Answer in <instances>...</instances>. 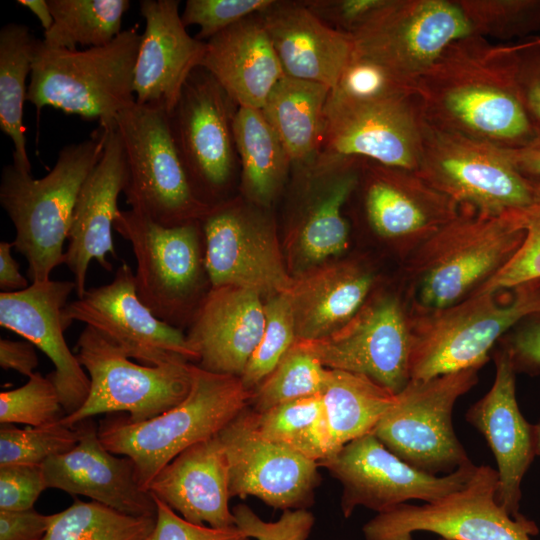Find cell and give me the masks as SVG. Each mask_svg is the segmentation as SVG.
<instances>
[{"label": "cell", "mask_w": 540, "mask_h": 540, "mask_svg": "<svg viewBox=\"0 0 540 540\" xmlns=\"http://www.w3.org/2000/svg\"><path fill=\"white\" fill-rule=\"evenodd\" d=\"M141 42L135 27L104 46L84 50L53 48L37 39L27 101L37 110L50 106L109 129L135 102L134 68Z\"/></svg>", "instance_id": "obj_4"}, {"label": "cell", "mask_w": 540, "mask_h": 540, "mask_svg": "<svg viewBox=\"0 0 540 540\" xmlns=\"http://www.w3.org/2000/svg\"><path fill=\"white\" fill-rule=\"evenodd\" d=\"M64 416L56 386L39 372L23 386L0 393L1 424L39 427L59 422Z\"/></svg>", "instance_id": "obj_45"}, {"label": "cell", "mask_w": 540, "mask_h": 540, "mask_svg": "<svg viewBox=\"0 0 540 540\" xmlns=\"http://www.w3.org/2000/svg\"><path fill=\"white\" fill-rule=\"evenodd\" d=\"M328 376L329 368L296 341L275 369L252 392L250 402L253 410L262 413L287 401L322 394Z\"/></svg>", "instance_id": "obj_40"}, {"label": "cell", "mask_w": 540, "mask_h": 540, "mask_svg": "<svg viewBox=\"0 0 540 540\" xmlns=\"http://www.w3.org/2000/svg\"><path fill=\"white\" fill-rule=\"evenodd\" d=\"M105 140L106 130L98 127L88 139L64 146L54 167L39 179L13 163L3 167L0 204L15 227L12 243L26 259L31 283L50 280L53 270L64 264L74 207L102 157Z\"/></svg>", "instance_id": "obj_2"}, {"label": "cell", "mask_w": 540, "mask_h": 540, "mask_svg": "<svg viewBox=\"0 0 540 540\" xmlns=\"http://www.w3.org/2000/svg\"><path fill=\"white\" fill-rule=\"evenodd\" d=\"M12 242H0V288L2 292L21 291L30 286L26 277L19 271V265L13 258Z\"/></svg>", "instance_id": "obj_56"}, {"label": "cell", "mask_w": 540, "mask_h": 540, "mask_svg": "<svg viewBox=\"0 0 540 540\" xmlns=\"http://www.w3.org/2000/svg\"><path fill=\"white\" fill-rule=\"evenodd\" d=\"M425 119L414 92L372 100L329 93L317 158L364 159L416 171Z\"/></svg>", "instance_id": "obj_14"}, {"label": "cell", "mask_w": 540, "mask_h": 540, "mask_svg": "<svg viewBox=\"0 0 540 540\" xmlns=\"http://www.w3.org/2000/svg\"><path fill=\"white\" fill-rule=\"evenodd\" d=\"M298 342L326 368L364 375L395 394L410 381V321L395 297L361 308L328 337Z\"/></svg>", "instance_id": "obj_20"}, {"label": "cell", "mask_w": 540, "mask_h": 540, "mask_svg": "<svg viewBox=\"0 0 540 540\" xmlns=\"http://www.w3.org/2000/svg\"><path fill=\"white\" fill-rule=\"evenodd\" d=\"M74 350L89 376L90 390L83 405L61 419L66 426L118 412H126L131 422H142L176 406L190 391L192 363L136 364L90 326L83 329Z\"/></svg>", "instance_id": "obj_9"}, {"label": "cell", "mask_w": 540, "mask_h": 540, "mask_svg": "<svg viewBox=\"0 0 540 540\" xmlns=\"http://www.w3.org/2000/svg\"><path fill=\"white\" fill-rule=\"evenodd\" d=\"M37 38L28 26L8 23L0 30V128L12 141L13 164L31 173L27 152L23 105L27 100Z\"/></svg>", "instance_id": "obj_36"}, {"label": "cell", "mask_w": 540, "mask_h": 540, "mask_svg": "<svg viewBox=\"0 0 540 540\" xmlns=\"http://www.w3.org/2000/svg\"><path fill=\"white\" fill-rule=\"evenodd\" d=\"M322 400L332 443L339 451L372 433L396 402V394L357 373L329 369Z\"/></svg>", "instance_id": "obj_35"}, {"label": "cell", "mask_w": 540, "mask_h": 540, "mask_svg": "<svg viewBox=\"0 0 540 540\" xmlns=\"http://www.w3.org/2000/svg\"><path fill=\"white\" fill-rule=\"evenodd\" d=\"M414 92L381 65L352 56L330 93L353 100H372Z\"/></svg>", "instance_id": "obj_47"}, {"label": "cell", "mask_w": 540, "mask_h": 540, "mask_svg": "<svg viewBox=\"0 0 540 540\" xmlns=\"http://www.w3.org/2000/svg\"><path fill=\"white\" fill-rule=\"evenodd\" d=\"M265 328L261 294L237 286L212 287L187 338L204 370L241 377Z\"/></svg>", "instance_id": "obj_27"}, {"label": "cell", "mask_w": 540, "mask_h": 540, "mask_svg": "<svg viewBox=\"0 0 540 540\" xmlns=\"http://www.w3.org/2000/svg\"><path fill=\"white\" fill-rule=\"evenodd\" d=\"M235 105L214 77L198 67L168 113L171 134L192 190L209 208L219 204V195L234 173Z\"/></svg>", "instance_id": "obj_15"}, {"label": "cell", "mask_w": 540, "mask_h": 540, "mask_svg": "<svg viewBox=\"0 0 540 540\" xmlns=\"http://www.w3.org/2000/svg\"><path fill=\"white\" fill-rule=\"evenodd\" d=\"M255 421L263 437L317 463L337 452L321 394L287 401L262 413L255 412Z\"/></svg>", "instance_id": "obj_37"}, {"label": "cell", "mask_w": 540, "mask_h": 540, "mask_svg": "<svg viewBox=\"0 0 540 540\" xmlns=\"http://www.w3.org/2000/svg\"><path fill=\"white\" fill-rule=\"evenodd\" d=\"M330 90L324 84L285 75L261 109L297 168L312 163L319 154Z\"/></svg>", "instance_id": "obj_33"}, {"label": "cell", "mask_w": 540, "mask_h": 540, "mask_svg": "<svg viewBox=\"0 0 540 540\" xmlns=\"http://www.w3.org/2000/svg\"><path fill=\"white\" fill-rule=\"evenodd\" d=\"M530 204L518 211L524 240L510 261L475 293L498 292L540 280V177H529Z\"/></svg>", "instance_id": "obj_44"}, {"label": "cell", "mask_w": 540, "mask_h": 540, "mask_svg": "<svg viewBox=\"0 0 540 540\" xmlns=\"http://www.w3.org/2000/svg\"><path fill=\"white\" fill-rule=\"evenodd\" d=\"M507 303L497 292L473 293L449 307L419 311L410 321V380H428L488 361L494 343L521 319L540 314V280L521 284Z\"/></svg>", "instance_id": "obj_7"}, {"label": "cell", "mask_w": 540, "mask_h": 540, "mask_svg": "<svg viewBox=\"0 0 540 540\" xmlns=\"http://www.w3.org/2000/svg\"><path fill=\"white\" fill-rule=\"evenodd\" d=\"M386 0H312L306 6L326 25L345 34H352Z\"/></svg>", "instance_id": "obj_51"}, {"label": "cell", "mask_w": 540, "mask_h": 540, "mask_svg": "<svg viewBox=\"0 0 540 540\" xmlns=\"http://www.w3.org/2000/svg\"><path fill=\"white\" fill-rule=\"evenodd\" d=\"M499 476L477 466L462 489L423 505L398 504L377 513L362 528L365 540H413L419 531L449 540H531L538 526L525 516L513 518L497 499Z\"/></svg>", "instance_id": "obj_12"}, {"label": "cell", "mask_w": 540, "mask_h": 540, "mask_svg": "<svg viewBox=\"0 0 540 540\" xmlns=\"http://www.w3.org/2000/svg\"><path fill=\"white\" fill-rule=\"evenodd\" d=\"M75 427L59 422L20 429L1 424L0 466L10 464L42 465L47 459L66 453L78 442Z\"/></svg>", "instance_id": "obj_43"}, {"label": "cell", "mask_w": 540, "mask_h": 540, "mask_svg": "<svg viewBox=\"0 0 540 540\" xmlns=\"http://www.w3.org/2000/svg\"><path fill=\"white\" fill-rule=\"evenodd\" d=\"M191 371L190 391L176 406L142 422L114 415L98 425L102 444L132 460L137 480L145 490L173 458L216 436L250 402L252 392L240 377L210 372L193 363Z\"/></svg>", "instance_id": "obj_3"}, {"label": "cell", "mask_w": 540, "mask_h": 540, "mask_svg": "<svg viewBox=\"0 0 540 540\" xmlns=\"http://www.w3.org/2000/svg\"><path fill=\"white\" fill-rule=\"evenodd\" d=\"M127 163L124 190L131 209L174 227L210 209L195 196L176 149L164 107L133 102L116 118Z\"/></svg>", "instance_id": "obj_8"}, {"label": "cell", "mask_w": 540, "mask_h": 540, "mask_svg": "<svg viewBox=\"0 0 540 540\" xmlns=\"http://www.w3.org/2000/svg\"><path fill=\"white\" fill-rule=\"evenodd\" d=\"M461 209L486 215L519 211L532 200L529 178L505 148L426 123L415 171Z\"/></svg>", "instance_id": "obj_10"}, {"label": "cell", "mask_w": 540, "mask_h": 540, "mask_svg": "<svg viewBox=\"0 0 540 540\" xmlns=\"http://www.w3.org/2000/svg\"><path fill=\"white\" fill-rule=\"evenodd\" d=\"M73 427L79 434L76 445L42 463L47 487L88 497L124 514L156 517L155 498L139 484L132 460L105 448L92 418Z\"/></svg>", "instance_id": "obj_22"}, {"label": "cell", "mask_w": 540, "mask_h": 540, "mask_svg": "<svg viewBox=\"0 0 540 540\" xmlns=\"http://www.w3.org/2000/svg\"><path fill=\"white\" fill-rule=\"evenodd\" d=\"M155 498V497H154ZM156 522L149 540H250L236 526L214 528L194 524L177 514L168 505L155 498Z\"/></svg>", "instance_id": "obj_50"}, {"label": "cell", "mask_w": 540, "mask_h": 540, "mask_svg": "<svg viewBox=\"0 0 540 540\" xmlns=\"http://www.w3.org/2000/svg\"><path fill=\"white\" fill-rule=\"evenodd\" d=\"M113 229L131 244L141 302L174 328L191 326L212 288L201 221L164 227L130 209L120 210Z\"/></svg>", "instance_id": "obj_6"}, {"label": "cell", "mask_w": 540, "mask_h": 540, "mask_svg": "<svg viewBox=\"0 0 540 540\" xmlns=\"http://www.w3.org/2000/svg\"><path fill=\"white\" fill-rule=\"evenodd\" d=\"M264 310L265 328L262 338L240 377L244 387L251 392L275 369L297 340L287 292L269 296L264 303Z\"/></svg>", "instance_id": "obj_42"}, {"label": "cell", "mask_w": 540, "mask_h": 540, "mask_svg": "<svg viewBox=\"0 0 540 540\" xmlns=\"http://www.w3.org/2000/svg\"><path fill=\"white\" fill-rule=\"evenodd\" d=\"M437 540H449V539H445V538L439 537Z\"/></svg>", "instance_id": "obj_60"}, {"label": "cell", "mask_w": 540, "mask_h": 540, "mask_svg": "<svg viewBox=\"0 0 540 540\" xmlns=\"http://www.w3.org/2000/svg\"><path fill=\"white\" fill-rule=\"evenodd\" d=\"M274 0H188L181 15L185 27L198 25L196 39L209 40L237 22L263 12Z\"/></svg>", "instance_id": "obj_46"}, {"label": "cell", "mask_w": 540, "mask_h": 540, "mask_svg": "<svg viewBox=\"0 0 540 540\" xmlns=\"http://www.w3.org/2000/svg\"><path fill=\"white\" fill-rule=\"evenodd\" d=\"M0 366L5 370H15L29 378L35 373L34 370L38 366V357L34 344L29 341L1 338Z\"/></svg>", "instance_id": "obj_55"}, {"label": "cell", "mask_w": 540, "mask_h": 540, "mask_svg": "<svg viewBox=\"0 0 540 540\" xmlns=\"http://www.w3.org/2000/svg\"><path fill=\"white\" fill-rule=\"evenodd\" d=\"M105 130L104 151L79 192L64 255V264L73 274L77 298L86 291L90 262L95 259L104 270L111 272L113 266L106 255L117 258L112 229L120 212L118 198L126 188L128 172L116 125Z\"/></svg>", "instance_id": "obj_23"}, {"label": "cell", "mask_w": 540, "mask_h": 540, "mask_svg": "<svg viewBox=\"0 0 540 540\" xmlns=\"http://www.w3.org/2000/svg\"><path fill=\"white\" fill-rule=\"evenodd\" d=\"M147 490L191 523L235 526L229 508L227 463L217 435L178 454L157 473Z\"/></svg>", "instance_id": "obj_29"}, {"label": "cell", "mask_w": 540, "mask_h": 540, "mask_svg": "<svg viewBox=\"0 0 540 540\" xmlns=\"http://www.w3.org/2000/svg\"><path fill=\"white\" fill-rule=\"evenodd\" d=\"M177 0H141L145 29L134 68L136 103L175 107L191 73L201 66L207 43L191 37Z\"/></svg>", "instance_id": "obj_24"}, {"label": "cell", "mask_w": 540, "mask_h": 540, "mask_svg": "<svg viewBox=\"0 0 540 540\" xmlns=\"http://www.w3.org/2000/svg\"><path fill=\"white\" fill-rule=\"evenodd\" d=\"M473 35L507 40L540 29V0H455Z\"/></svg>", "instance_id": "obj_41"}, {"label": "cell", "mask_w": 540, "mask_h": 540, "mask_svg": "<svg viewBox=\"0 0 540 540\" xmlns=\"http://www.w3.org/2000/svg\"><path fill=\"white\" fill-rule=\"evenodd\" d=\"M518 51V86L532 120L540 125V38L515 44Z\"/></svg>", "instance_id": "obj_52"}, {"label": "cell", "mask_w": 540, "mask_h": 540, "mask_svg": "<svg viewBox=\"0 0 540 540\" xmlns=\"http://www.w3.org/2000/svg\"><path fill=\"white\" fill-rule=\"evenodd\" d=\"M17 3L29 9L38 18L44 32L52 27L54 20L48 0H18Z\"/></svg>", "instance_id": "obj_58"}, {"label": "cell", "mask_w": 540, "mask_h": 540, "mask_svg": "<svg viewBox=\"0 0 540 540\" xmlns=\"http://www.w3.org/2000/svg\"><path fill=\"white\" fill-rule=\"evenodd\" d=\"M53 25L43 34V43L53 48L77 50L99 47L113 41L123 30L128 0H48Z\"/></svg>", "instance_id": "obj_38"}, {"label": "cell", "mask_w": 540, "mask_h": 540, "mask_svg": "<svg viewBox=\"0 0 540 540\" xmlns=\"http://www.w3.org/2000/svg\"><path fill=\"white\" fill-rule=\"evenodd\" d=\"M47 488L42 465L0 466V510L2 511L34 508L40 494Z\"/></svg>", "instance_id": "obj_49"}, {"label": "cell", "mask_w": 540, "mask_h": 540, "mask_svg": "<svg viewBox=\"0 0 540 540\" xmlns=\"http://www.w3.org/2000/svg\"><path fill=\"white\" fill-rule=\"evenodd\" d=\"M536 317L526 327L521 328L505 348L511 355L515 369L540 368V314Z\"/></svg>", "instance_id": "obj_54"}, {"label": "cell", "mask_w": 540, "mask_h": 540, "mask_svg": "<svg viewBox=\"0 0 540 540\" xmlns=\"http://www.w3.org/2000/svg\"><path fill=\"white\" fill-rule=\"evenodd\" d=\"M49 525V515L34 508L18 511L0 510V540H42Z\"/></svg>", "instance_id": "obj_53"}, {"label": "cell", "mask_w": 540, "mask_h": 540, "mask_svg": "<svg viewBox=\"0 0 540 540\" xmlns=\"http://www.w3.org/2000/svg\"><path fill=\"white\" fill-rule=\"evenodd\" d=\"M235 526L256 540H306L315 523L307 509L283 510L274 522L262 520L249 506L239 504L232 509Z\"/></svg>", "instance_id": "obj_48"}, {"label": "cell", "mask_w": 540, "mask_h": 540, "mask_svg": "<svg viewBox=\"0 0 540 540\" xmlns=\"http://www.w3.org/2000/svg\"><path fill=\"white\" fill-rule=\"evenodd\" d=\"M517 75L515 45H493L470 34L452 42L413 89L427 124L517 149L537 133L522 102Z\"/></svg>", "instance_id": "obj_1"}, {"label": "cell", "mask_w": 540, "mask_h": 540, "mask_svg": "<svg viewBox=\"0 0 540 540\" xmlns=\"http://www.w3.org/2000/svg\"><path fill=\"white\" fill-rule=\"evenodd\" d=\"M318 465L341 483L345 518L359 506L381 513L413 499L434 502L465 487L477 468L470 461L452 473L431 475L398 458L372 433L350 441Z\"/></svg>", "instance_id": "obj_16"}, {"label": "cell", "mask_w": 540, "mask_h": 540, "mask_svg": "<svg viewBox=\"0 0 540 540\" xmlns=\"http://www.w3.org/2000/svg\"><path fill=\"white\" fill-rule=\"evenodd\" d=\"M524 236L518 211L486 215L461 209L417 247L419 311L449 307L475 293L510 261Z\"/></svg>", "instance_id": "obj_5"}, {"label": "cell", "mask_w": 540, "mask_h": 540, "mask_svg": "<svg viewBox=\"0 0 540 540\" xmlns=\"http://www.w3.org/2000/svg\"><path fill=\"white\" fill-rule=\"evenodd\" d=\"M200 221L212 287L237 286L269 296L291 289L294 279L267 217L229 201L211 207Z\"/></svg>", "instance_id": "obj_18"}, {"label": "cell", "mask_w": 540, "mask_h": 540, "mask_svg": "<svg viewBox=\"0 0 540 540\" xmlns=\"http://www.w3.org/2000/svg\"><path fill=\"white\" fill-rule=\"evenodd\" d=\"M478 368L410 380L372 434L394 455L425 473L449 474L469 463L452 411L478 381Z\"/></svg>", "instance_id": "obj_11"}, {"label": "cell", "mask_w": 540, "mask_h": 540, "mask_svg": "<svg viewBox=\"0 0 540 540\" xmlns=\"http://www.w3.org/2000/svg\"><path fill=\"white\" fill-rule=\"evenodd\" d=\"M73 291V281L50 279L0 294L1 327L22 336L51 360L55 370L47 376L57 388L66 415L83 405L90 390L89 376L64 338L62 312Z\"/></svg>", "instance_id": "obj_21"}, {"label": "cell", "mask_w": 540, "mask_h": 540, "mask_svg": "<svg viewBox=\"0 0 540 540\" xmlns=\"http://www.w3.org/2000/svg\"><path fill=\"white\" fill-rule=\"evenodd\" d=\"M373 277L362 266L343 262L305 271L287 292L296 341H315L345 326L362 308Z\"/></svg>", "instance_id": "obj_32"}, {"label": "cell", "mask_w": 540, "mask_h": 540, "mask_svg": "<svg viewBox=\"0 0 540 540\" xmlns=\"http://www.w3.org/2000/svg\"><path fill=\"white\" fill-rule=\"evenodd\" d=\"M233 136L242 168V189L268 207L285 183L292 162L261 109L237 107Z\"/></svg>", "instance_id": "obj_34"}, {"label": "cell", "mask_w": 540, "mask_h": 540, "mask_svg": "<svg viewBox=\"0 0 540 540\" xmlns=\"http://www.w3.org/2000/svg\"><path fill=\"white\" fill-rule=\"evenodd\" d=\"M470 34L455 0H386L349 36L353 56L381 65L413 88L452 42Z\"/></svg>", "instance_id": "obj_13"}, {"label": "cell", "mask_w": 540, "mask_h": 540, "mask_svg": "<svg viewBox=\"0 0 540 540\" xmlns=\"http://www.w3.org/2000/svg\"><path fill=\"white\" fill-rule=\"evenodd\" d=\"M362 160L317 158L302 166L312 190L295 229L294 257L304 272L347 248L349 226L342 209L359 184Z\"/></svg>", "instance_id": "obj_31"}, {"label": "cell", "mask_w": 540, "mask_h": 540, "mask_svg": "<svg viewBox=\"0 0 540 540\" xmlns=\"http://www.w3.org/2000/svg\"><path fill=\"white\" fill-rule=\"evenodd\" d=\"M505 151L521 174L540 177V125H537V133L530 143L521 148Z\"/></svg>", "instance_id": "obj_57"}, {"label": "cell", "mask_w": 540, "mask_h": 540, "mask_svg": "<svg viewBox=\"0 0 540 540\" xmlns=\"http://www.w3.org/2000/svg\"><path fill=\"white\" fill-rule=\"evenodd\" d=\"M366 162L364 209L379 236L419 245L460 213L453 200L415 171Z\"/></svg>", "instance_id": "obj_26"}, {"label": "cell", "mask_w": 540, "mask_h": 540, "mask_svg": "<svg viewBox=\"0 0 540 540\" xmlns=\"http://www.w3.org/2000/svg\"><path fill=\"white\" fill-rule=\"evenodd\" d=\"M206 43L200 67L214 77L237 107L262 109L285 74L259 13Z\"/></svg>", "instance_id": "obj_30"}, {"label": "cell", "mask_w": 540, "mask_h": 540, "mask_svg": "<svg viewBox=\"0 0 540 540\" xmlns=\"http://www.w3.org/2000/svg\"><path fill=\"white\" fill-rule=\"evenodd\" d=\"M259 15L286 76L336 86L353 56L348 34L326 25L304 1H274Z\"/></svg>", "instance_id": "obj_28"}, {"label": "cell", "mask_w": 540, "mask_h": 540, "mask_svg": "<svg viewBox=\"0 0 540 540\" xmlns=\"http://www.w3.org/2000/svg\"><path fill=\"white\" fill-rule=\"evenodd\" d=\"M155 522V517L128 515L75 498L65 510L49 515L42 540H149Z\"/></svg>", "instance_id": "obj_39"}, {"label": "cell", "mask_w": 540, "mask_h": 540, "mask_svg": "<svg viewBox=\"0 0 540 540\" xmlns=\"http://www.w3.org/2000/svg\"><path fill=\"white\" fill-rule=\"evenodd\" d=\"M74 321L94 328L142 365L199 360L187 335L159 320L141 302L135 274L126 262L117 268L111 282L86 289L82 297L66 305L64 329Z\"/></svg>", "instance_id": "obj_17"}, {"label": "cell", "mask_w": 540, "mask_h": 540, "mask_svg": "<svg viewBox=\"0 0 540 540\" xmlns=\"http://www.w3.org/2000/svg\"><path fill=\"white\" fill-rule=\"evenodd\" d=\"M496 373L489 391L466 413V420L484 435L497 463L499 504L513 518L520 513L521 482L535 451V429L516 400L515 366L507 349L496 354Z\"/></svg>", "instance_id": "obj_25"}, {"label": "cell", "mask_w": 540, "mask_h": 540, "mask_svg": "<svg viewBox=\"0 0 540 540\" xmlns=\"http://www.w3.org/2000/svg\"><path fill=\"white\" fill-rule=\"evenodd\" d=\"M230 497L254 496L273 508L307 509L321 476L317 462L266 439L254 410L240 412L218 434Z\"/></svg>", "instance_id": "obj_19"}, {"label": "cell", "mask_w": 540, "mask_h": 540, "mask_svg": "<svg viewBox=\"0 0 540 540\" xmlns=\"http://www.w3.org/2000/svg\"><path fill=\"white\" fill-rule=\"evenodd\" d=\"M535 429V451L536 456H540V421L534 424Z\"/></svg>", "instance_id": "obj_59"}]
</instances>
